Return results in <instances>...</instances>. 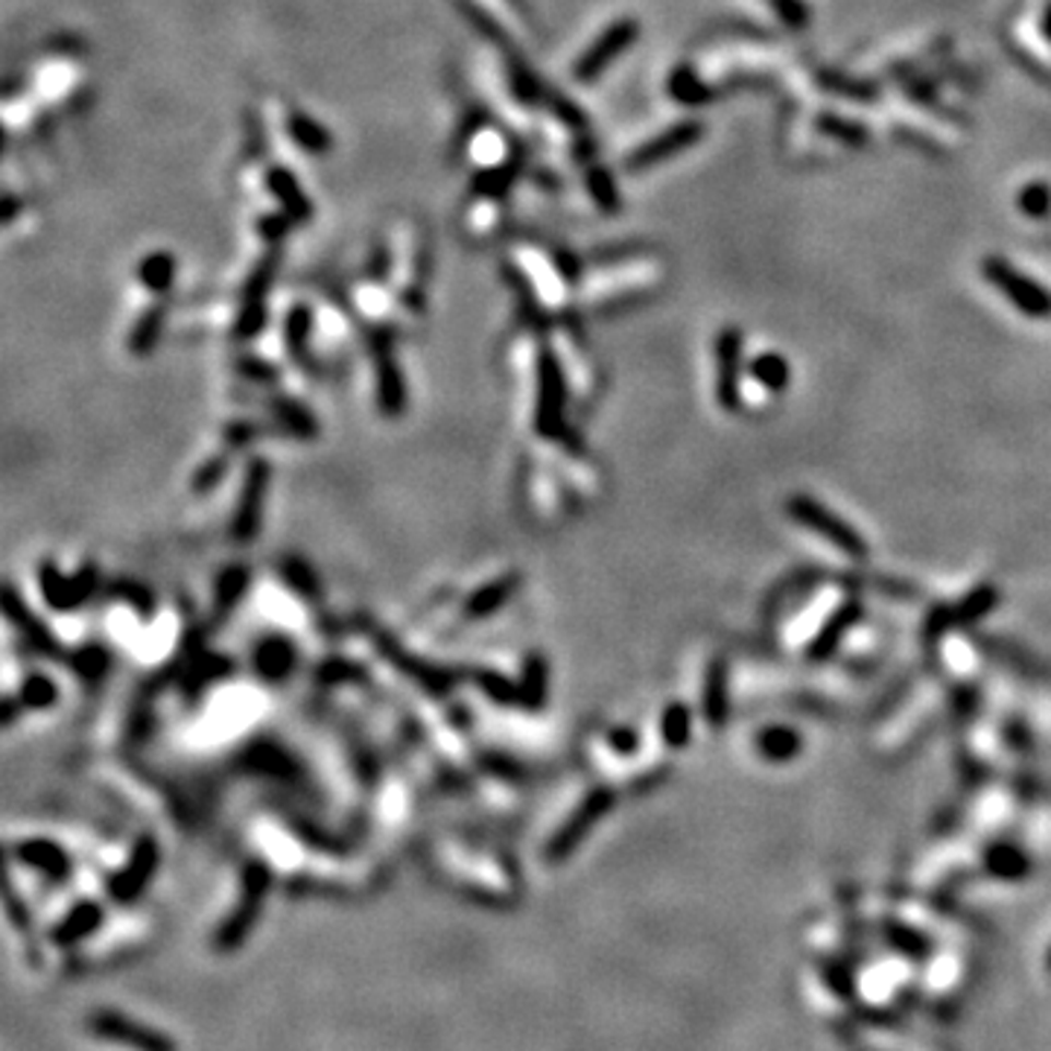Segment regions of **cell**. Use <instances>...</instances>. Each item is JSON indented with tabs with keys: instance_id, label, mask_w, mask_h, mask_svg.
<instances>
[{
	"instance_id": "cell-29",
	"label": "cell",
	"mask_w": 1051,
	"mask_h": 1051,
	"mask_svg": "<svg viewBox=\"0 0 1051 1051\" xmlns=\"http://www.w3.org/2000/svg\"><path fill=\"white\" fill-rule=\"evenodd\" d=\"M972 710H976V695H972L970 689H958V693H955V713L967 719Z\"/></svg>"
},
{
	"instance_id": "cell-21",
	"label": "cell",
	"mask_w": 1051,
	"mask_h": 1051,
	"mask_svg": "<svg viewBox=\"0 0 1051 1051\" xmlns=\"http://www.w3.org/2000/svg\"><path fill=\"white\" fill-rule=\"evenodd\" d=\"M588 181H590V193H593V199H597L599 205L605 208L607 214H614L616 208H619V197H616L614 179L607 176L605 169H590Z\"/></svg>"
},
{
	"instance_id": "cell-28",
	"label": "cell",
	"mask_w": 1051,
	"mask_h": 1051,
	"mask_svg": "<svg viewBox=\"0 0 1051 1051\" xmlns=\"http://www.w3.org/2000/svg\"><path fill=\"white\" fill-rule=\"evenodd\" d=\"M607 745H611L616 754L631 757V754H637V748H640V736L634 731H625V728H616V731L607 733Z\"/></svg>"
},
{
	"instance_id": "cell-12",
	"label": "cell",
	"mask_w": 1051,
	"mask_h": 1051,
	"mask_svg": "<svg viewBox=\"0 0 1051 1051\" xmlns=\"http://www.w3.org/2000/svg\"><path fill=\"white\" fill-rule=\"evenodd\" d=\"M754 745H757V754L766 763L783 766V763H792L794 757H801L803 736L794 728H786V724H768L757 733Z\"/></svg>"
},
{
	"instance_id": "cell-14",
	"label": "cell",
	"mask_w": 1051,
	"mask_h": 1051,
	"mask_svg": "<svg viewBox=\"0 0 1051 1051\" xmlns=\"http://www.w3.org/2000/svg\"><path fill=\"white\" fill-rule=\"evenodd\" d=\"M999 605V590L993 584H979L972 588L967 597L953 605V625L955 628H970V625L981 623L984 616H990Z\"/></svg>"
},
{
	"instance_id": "cell-24",
	"label": "cell",
	"mask_w": 1051,
	"mask_h": 1051,
	"mask_svg": "<svg viewBox=\"0 0 1051 1051\" xmlns=\"http://www.w3.org/2000/svg\"><path fill=\"white\" fill-rule=\"evenodd\" d=\"M1019 208L1028 216H1046L1051 211V190L1046 185H1028L1019 197Z\"/></svg>"
},
{
	"instance_id": "cell-26",
	"label": "cell",
	"mask_w": 1051,
	"mask_h": 1051,
	"mask_svg": "<svg viewBox=\"0 0 1051 1051\" xmlns=\"http://www.w3.org/2000/svg\"><path fill=\"white\" fill-rule=\"evenodd\" d=\"M824 981H827V988L836 993V996H853V976H850V970H847L845 964H838V961H827L824 967Z\"/></svg>"
},
{
	"instance_id": "cell-8",
	"label": "cell",
	"mask_w": 1051,
	"mask_h": 1051,
	"mask_svg": "<svg viewBox=\"0 0 1051 1051\" xmlns=\"http://www.w3.org/2000/svg\"><path fill=\"white\" fill-rule=\"evenodd\" d=\"M862 619V605L855 602V599H847V602H841V605L832 611V614L824 619V625H820V631L815 634V640L810 642V649H806V658L812 660V663H820V660H829L832 654L838 651V646L845 642V637L850 631H853V625Z\"/></svg>"
},
{
	"instance_id": "cell-13",
	"label": "cell",
	"mask_w": 1051,
	"mask_h": 1051,
	"mask_svg": "<svg viewBox=\"0 0 1051 1051\" xmlns=\"http://www.w3.org/2000/svg\"><path fill=\"white\" fill-rule=\"evenodd\" d=\"M611 806H614V789H599L597 794H590L588 803L579 810V815L570 820V827L564 829V836H558L555 850H558L562 855L570 853L572 847L579 845L581 838H584V832H588V829L593 827V824H597V820L602 818Z\"/></svg>"
},
{
	"instance_id": "cell-7",
	"label": "cell",
	"mask_w": 1051,
	"mask_h": 1051,
	"mask_svg": "<svg viewBox=\"0 0 1051 1051\" xmlns=\"http://www.w3.org/2000/svg\"><path fill=\"white\" fill-rule=\"evenodd\" d=\"M468 10L482 27L494 29L497 36L520 38L529 33V15L520 0H464Z\"/></svg>"
},
{
	"instance_id": "cell-22",
	"label": "cell",
	"mask_w": 1051,
	"mask_h": 1051,
	"mask_svg": "<svg viewBox=\"0 0 1051 1051\" xmlns=\"http://www.w3.org/2000/svg\"><path fill=\"white\" fill-rule=\"evenodd\" d=\"M672 97L681 99V103H701V99H710L707 88L701 85V80H695L689 71H677L672 76Z\"/></svg>"
},
{
	"instance_id": "cell-1",
	"label": "cell",
	"mask_w": 1051,
	"mask_h": 1051,
	"mask_svg": "<svg viewBox=\"0 0 1051 1051\" xmlns=\"http://www.w3.org/2000/svg\"><path fill=\"white\" fill-rule=\"evenodd\" d=\"M786 515L792 517L794 523L803 526L812 535L824 538L829 546H836L838 553L850 555V558H867V541L862 532L850 526L841 515H836L832 508H827L820 499L810 497V494H794L786 503Z\"/></svg>"
},
{
	"instance_id": "cell-23",
	"label": "cell",
	"mask_w": 1051,
	"mask_h": 1051,
	"mask_svg": "<svg viewBox=\"0 0 1051 1051\" xmlns=\"http://www.w3.org/2000/svg\"><path fill=\"white\" fill-rule=\"evenodd\" d=\"M953 605H937L935 611H929L926 625H923V640H926V646L941 642V637L946 631H953Z\"/></svg>"
},
{
	"instance_id": "cell-20",
	"label": "cell",
	"mask_w": 1051,
	"mask_h": 1051,
	"mask_svg": "<svg viewBox=\"0 0 1051 1051\" xmlns=\"http://www.w3.org/2000/svg\"><path fill=\"white\" fill-rule=\"evenodd\" d=\"M141 281L143 286H150L155 293H164L173 281V258L167 251H158V255H150V258L141 263Z\"/></svg>"
},
{
	"instance_id": "cell-30",
	"label": "cell",
	"mask_w": 1051,
	"mask_h": 1051,
	"mask_svg": "<svg viewBox=\"0 0 1051 1051\" xmlns=\"http://www.w3.org/2000/svg\"><path fill=\"white\" fill-rule=\"evenodd\" d=\"M1046 33L1051 36V10H1049V15H1046Z\"/></svg>"
},
{
	"instance_id": "cell-16",
	"label": "cell",
	"mask_w": 1051,
	"mask_h": 1051,
	"mask_svg": "<svg viewBox=\"0 0 1051 1051\" xmlns=\"http://www.w3.org/2000/svg\"><path fill=\"white\" fill-rule=\"evenodd\" d=\"M751 377L759 386H766L768 392H783L789 380H792V368L780 354H759L751 359Z\"/></svg>"
},
{
	"instance_id": "cell-9",
	"label": "cell",
	"mask_w": 1051,
	"mask_h": 1051,
	"mask_svg": "<svg viewBox=\"0 0 1051 1051\" xmlns=\"http://www.w3.org/2000/svg\"><path fill=\"white\" fill-rule=\"evenodd\" d=\"M701 710H705L707 724H710L713 731H722L728 719H731V675H728V663H724L722 658L707 663L705 689H701Z\"/></svg>"
},
{
	"instance_id": "cell-27",
	"label": "cell",
	"mask_w": 1051,
	"mask_h": 1051,
	"mask_svg": "<svg viewBox=\"0 0 1051 1051\" xmlns=\"http://www.w3.org/2000/svg\"><path fill=\"white\" fill-rule=\"evenodd\" d=\"M771 3H775L777 15H780L789 27H803L806 19H810V12H806L801 0H771Z\"/></svg>"
},
{
	"instance_id": "cell-10",
	"label": "cell",
	"mask_w": 1051,
	"mask_h": 1051,
	"mask_svg": "<svg viewBox=\"0 0 1051 1051\" xmlns=\"http://www.w3.org/2000/svg\"><path fill=\"white\" fill-rule=\"evenodd\" d=\"M984 871L1002 883H1023L1031 873V855L1014 841H993L984 850Z\"/></svg>"
},
{
	"instance_id": "cell-5",
	"label": "cell",
	"mask_w": 1051,
	"mask_h": 1051,
	"mask_svg": "<svg viewBox=\"0 0 1051 1051\" xmlns=\"http://www.w3.org/2000/svg\"><path fill=\"white\" fill-rule=\"evenodd\" d=\"M740 359L742 333L736 328H724L716 339V401L724 412H736L742 406Z\"/></svg>"
},
{
	"instance_id": "cell-19",
	"label": "cell",
	"mask_w": 1051,
	"mask_h": 1051,
	"mask_svg": "<svg viewBox=\"0 0 1051 1051\" xmlns=\"http://www.w3.org/2000/svg\"><path fill=\"white\" fill-rule=\"evenodd\" d=\"M290 138L307 152H324L330 146L328 132H324L319 123H312L307 115H293V120H290Z\"/></svg>"
},
{
	"instance_id": "cell-4",
	"label": "cell",
	"mask_w": 1051,
	"mask_h": 1051,
	"mask_svg": "<svg viewBox=\"0 0 1051 1051\" xmlns=\"http://www.w3.org/2000/svg\"><path fill=\"white\" fill-rule=\"evenodd\" d=\"M91 1031L117 1046H129L134 1051H176V1042L167 1034L155 1031L150 1025L134 1023L129 1016L115 1014V1011H99L91 1016Z\"/></svg>"
},
{
	"instance_id": "cell-3",
	"label": "cell",
	"mask_w": 1051,
	"mask_h": 1051,
	"mask_svg": "<svg viewBox=\"0 0 1051 1051\" xmlns=\"http://www.w3.org/2000/svg\"><path fill=\"white\" fill-rule=\"evenodd\" d=\"M984 275H988V281L996 286L999 293L1007 295V302L1014 304L1019 312L1031 316V319H1046V316H1051V295L1046 293L1042 286L1034 284V281H1028L1025 275H1019L1011 263L990 258L988 263H984Z\"/></svg>"
},
{
	"instance_id": "cell-18",
	"label": "cell",
	"mask_w": 1051,
	"mask_h": 1051,
	"mask_svg": "<svg viewBox=\"0 0 1051 1051\" xmlns=\"http://www.w3.org/2000/svg\"><path fill=\"white\" fill-rule=\"evenodd\" d=\"M499 220H503V208H499L494 193H482L473 202V211H468V232L480 234V237H491L497 232Z\"/></svg>"
},
{
	"instance_id": "cell-25",
	"label": "cell",
	"mask_w": 1051,
	"mask_h": 1051,
	"mask_svg": "<svg viewBox=\"0 0 1051 1051\" xmlns=\"http://www.w3.org/2000/svg\"><path fill=\"white\" fill-rule=\"evenodd\" d=\"M97 906H82L80 911H76V918L73 920H68L62 929H59V941H73V937H82L85 932H88L91 926H97V920H99V914H97Z\"/></svg>"
},
{
	"instance_id": "cell-15",
	"label": "cell",
	"mask_w": 1051,
	"mask_h": 1051,
	"mask_svg": "<svg viewBox=\"0 0 1051 1051\" xmlns=\"http://www.w3.org/2000/svg\"><path fill=\"white\" fill-rule=\"evenodd\" d=\"M885 937L891 941L897 953H902L906 958H914V961H926L929 955H932V941H929V935H923L920 929L909 926V923H900V920H888V923H885Z\"/></svg>"
},
{
	"instance_id": "cell-17",
	"label": "cell",
	"mask_w": 1051,
	"mask_h": 1051,
	"mask_svg": "<svg viewBox=\"0 0 1051 1051\" xmlns=\"http://www.w3.org/2000/svg\"><path fill=\"white\" fill-rule=\"evenodd\" d=\"M660 733H663V742H666L669 748H686V742L693 736V713H689V707L681 705V701L669 705L666 710H663V716H660Z\"/></svg>"
},
{
	"instance_id": "cell-11",
	"label": "cell",
	"mask_w": 1051,
	"mask_h": 1051,
	"mask_svg": "<svg viewBox=\"0 0 1051 1051\" xmlns=\"http://www.w3.org/2000/svg\"><path fill=\"white\" fill-rule=\"evenodd\" d=\"M38 94L54 103V106H68L73 94L80 91V68L73 62H50L45 64L36 76Z\"/></svg>"
},
{
	"instance_id": "cell-6",
	"label": "cell",
	"mask_w": 1051,
	"mask_h": 1051,
	"mask_svg": "<svg viewBox=\"0 0 1051 1051\" xmlns=\"http://www.w3.org/2000/svg\"><path fill=\"white\" fill-rule=\"evenodd\" d=\"M705 134V126L698 123V120H686V123H677V126H672V129H666L663 134H658V138H651V141H646L642 146H637V150L628 155V169H649V167H654V164H660V161H666V158H672V155H677V152H684V150H689L693 143H698V138Z\"/></svg>"
},
{
	"instance_id": "cell-2",
	"label": "cell",
	"mask_w": 1051,
	"mask_h": 1051,
	"mask_svg": "<svg viewBox=\"0 0 1051 1051\" xmlns=\"http://www.w3.org/2000/svg\"><path fill=\"white\" fill-rule=\"evenodd\" d=\"M640 36V24L634 19L616 21L614 27H607L602 36L588 47V54H581L572 64V76L579 82H593L605 73L607 64H614L628 47Z\"/></svg>"
},
{
	"instance_id": "cell-31",
	"label": "cell",
	"mask_w": 1051,
	"mask_h": 1051,
	"mask_svg": "<svg viewBox=\"0 0 1051 1051\" xmlns=\"http://www.w3.org/2000/svg\"><path fill=\"white\" fill-rule=\"evenodd\" d=\"M1046 967H1049V972H1051V949H1049V955H1046Z\"/></svg>"
}]
</instances>
